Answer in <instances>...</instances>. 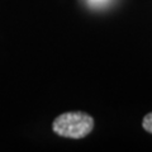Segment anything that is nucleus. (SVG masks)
Here are the masks:
<instances>
[{"mask_svg":"<svg viewBox=\"0 0 152 152\" xmlns=\"http://www.w3.org/2000/svg\"><path fill=\"white\" fill-rule=\"evenodd\" d=\"M94 128V119L84 112H69L58 115L52 123L56 134L65 138L79 140L86 137Z\"/></svg>","mask_w":152,"mask_h":152,"instance_id":"obj_1","label":"nucleus"},{"mask_svg":"<svg viewBox=\"0 0 152 152\" xmlns=\"http://www.w3.org/2000/svg\"><path fill=\"white\" fill-rule=\"evenodd\" d=\"M142 127H143L145 131H147L148 133H152V113H148L147 115L143 117V121H142Z\"/></svg>","mask_w":152,"mask_h":152,"instance_id":"obj_2","label":"nucleus"}]
</instances>
